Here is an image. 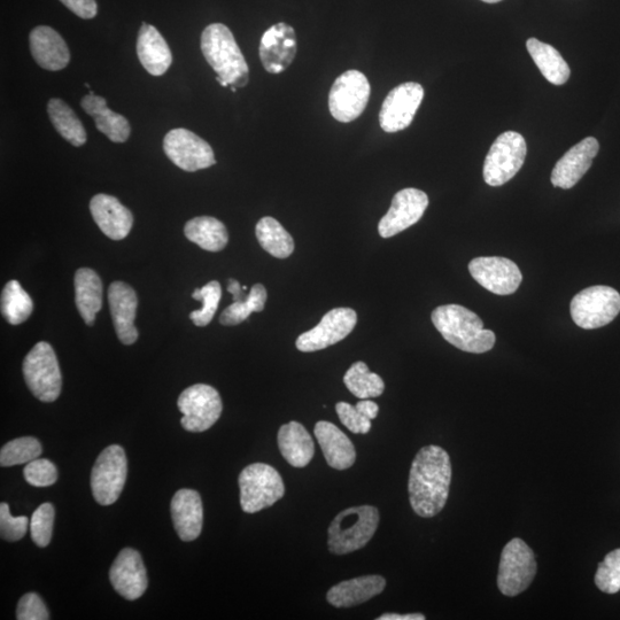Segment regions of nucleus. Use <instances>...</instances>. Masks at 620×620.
I'll return each instance as SVG.
<instances>
[{"instance_id": "obj_16", "label": "nucleus", "mask_w": 620, "mask_h": 620, "mask_svg": "<svg viewBox=\"0 0 620 620\" xmlns=\"http://www.w3.org/2000/svg\"><path fill=\"white\" fill-rule=\"evenodd\" d=\"M429 206L425 192L413 188L403 189L394 196L392 205L378 224V232L383 238H391L414 226L422 219Z\"/></svg>"}, {"instance_id": "obj_3", "label": "nucleus", "mask_w": 620, "mask_h": 620, "mask_svg": "<svg viewBox=\"0 0 620 620\" xmlns=\"http://www.w3.org/2000/svg\"><path fill=\"white\" fill-rule=\"evenodd\" d=\"M201 51L217 76L231 87L244 88L250 80L247 62L232 35L222 23L209 25L201 35Z\"/></svg>"}, {"instance_id": "obj_18", "label": "nucleus", "mask_w": 620, "mask_h": 620, "mask_svg": "<svg viewBox=\"0 0 620 620\" xmlns=\"http://www.w3.org/2000/svg\"><path fill=\"white\" fill-rule=\"evenodd\" d=\"M297 50L296 31L286 23L279 22L261 38L259 52L262 66L270 74H281L292 65Z\"/></svg>"}, {"instance_id": "obj_19", "label": "nucleus", "mask_w": 620, "mask_h": 620, "mask_svg": "<svg viewBox=\"0 0 620 620\" xmlns=\"http://www.w3.org/2000/svg\"><path fill=\"white\" fill-rule=\"evenodd\" d=\"M110 580L122 598L130 601L142 598L149 580L141 554L131 548L121 550L110 570Z\"/></svg>"}, {"instance_id": "obj_5", "label": "nucleus", "mask_w": 620, "mask_h": 620, "mask_svg": "<svg viewBox=\"0 0 620 620\" xmlns=\"http://www.w3.org/2000/svg\"><path fill=\"white\" fill-rule=\"evenodd\" d=\"M240 506L247 514L259 513L269 508L285 493L282 476L266 463L248 465L238 478Z\"/></svg>"}, {"instance_id": "obj_49", "label": "nucleus", "mask_w": 620, "mask_h": 620, "mask_svg": "<svg viewBox=\"0 0 620 620\" xmlns=\"http://www.w3.org/2000/svg\"><path fill=\"white\" fill-rule=\"evenodd\" d=\"M425 616L422 614H408V615H398V614H384L381 617H378L377 620H424Z\"/></svg>"}, {"instance_id": "obj_25", "label": "nucleus", "mask_w": 620, "mask_h": 620, "mask_svg": "<svg viewBox=\"0 0 620 620\" xmlns=\"http://www.w3.org/2000/svg\"><path fill=\"white\" fill-rule=\"evenodd\" d=\"M314 433L325 461L331 468L346 470L353 467L356 461L355 447L351 439L338 426L321 421L316 423Z\"/></svg>"}, {"instance_id": "obj_50", "label": "nucleus", "mask_w": 620, "mask_h": 620, "mask_svg": "<svg viewBox=\"0 0 620 620\" xmlns=\"http://www.w3.org/2000/svg\"><path fill=\"white\" fill-rule=\"evenodd\" d=\"M216 81L219 82L223 88H227L230 85L227 81H224L223 79H221L220 76L216 77Z\"/></svg>"}, {"instance_id": "obj_2", "label": "nucleus", "mask_w": 620, "mask_h": 620, "mask_svg": "<svg viewBox=\"0 0 620 620\" xmlns=\"http://www.w3.org/2000/svg\"><path fill=\"white\" fill-rule=\"evenodd\" d=\"M432 322L441 336L459 350L483 354L495 345V335L484 329L480 317L460 305L440 306L433 310Z\"/></svg>"}, {"instance_id": "obj_31", "label": "nucleus", "mask_w": 620, "mask_h": 620, "mask_svg": "<svg viewBox=\"0 0 620 620\" xmlns=\"http://www.w3.org/2000/svg\"><path fill=\"white\" fill-rule=\"evenodd\" d=\"M184 234L203 250L220 252L229 242L226 226L211 216L195 217L185 224Z\"/></svg>"}, {"instance_id": "obj_14", "label": "nucleus", "mask_w": 620, "mask_h": 620, "mask_svg": "<svg viewBox=\"0 0 620 620\" xmlns=\"http://www.w3.org/2000/svg\"><path fill=\"white\" fill-rule=\"evenodd\" d=\"M424 89L421 84L407 82L387 95L379 113V123L387 134L398 133L412 124L422 104Z\"/></svg>"}, {"instance_id": "obj_24", "label": "nucleus", "mask_w": 620, "mask_h": 620, "mask_svg": "<svg viewBox=\"0 0 620 620\" xmlns=\"http://www.w3.org/2000/svg\"><path fill=\"white\" fill-rule=\"evenodd\" d=\"M175 530L183 541L199 538L204 524L203 501L197 491L183 488L178 491L170 505Z\"/></svg>"}, {"instance_id": "obj_46", "label": "nucleus", "mask_w": 620, "mask_h": 620, "mask_svg": "<svg viewBox=\"0 0 620 620\" xmlns=\"http://www.w3.org/2000/svg\"><path fill=\"white\" fill-rule=\"evenodd\" d=\"M60 2L82 19L95 18L98 12L96 0H60Z\"/></svg>"}, {"instance_id": "obj_1", "label": "nucleus", "mask_w": 620, "mask_h": 620, "mask_svg": "<svg viewBox=\"0 0 620 620\" xmlns=\"http://www.w3.org/2000/svg\"><path fill=\"white\" fill-rule=\"evenodd\" d=\"M452 483V463L439 446H426L417 453L409 474L410 506L418 516L430 518L446 506Z\"/></svg>"}, {"instance_id": "obj_44", "label": "nucleus", "mask_w": 620, "mask_h": 620, "mask_svg": "<svg viewBox=\"0 0 620 620\" xmlns=\"http://www.w3.org/2000/svg\"><path fill=\"white\" fill-rule=\"evenodd\" d=\"M336 412L339 420L348 430L358 434H367L371 430V421L363 416L355 406L347 402H338Z\"/></svg>"}, {"instance_id": "obj_43", "label": "nucleus", "mask_w": 620, "mask_h": 620, "mask_svg": "<svg viewBox=\"0 0 620 620\" xmlns=\"http://www.w3.org/2000/svg\"><path fill=\"white\" fill-rule=\"evenodd\" d=\"M29 519L26 516L13 517L7 503L0 505V536L6 541H19L26 536Z\"/></svg>"}, {"instance_id": "obj_35", "label": "nucleus", "mask_w": 620, "mask_h": 620, "mask_svg": "<svg viewBox=\"0 0 620 620\" xmlns=\"http://www.w3.org/2000/svg\"><path fill=\"white\" fill-rule=\"evenodd\" d=\"M344 383L348 391L361 400L381 397L385 390L383 379L371 372L364 362H356L348 369Z\"/></svg>"}, {"instance_id": "obj_4", "label": "nucleus", "mask_w": 620, "mask_h": 620, "mask_svg": "<svg viewBox=\"0 0 620 620\" xmlns=\"http://www.w3.org/2000/svg\"><path fill=\"white\" fill-rule=\"evenodd\" d=\"M379 511L372 506H360L341 511L329 527L330 552L345 555L368 545L379 524Z\"/></svg>"}, {"instance_id": "obj_9", "label": "nucleus", "mask_w": 620, "mask_h": 620, "mask_svg": "<svg viewBox=\"0 0 620 620\" xmlns=\"http://www.w3.org/2000/svg\"><path fill=\"white\" fill-rule=\"evenodd\" d=\"M127 456L119 445L104 449L93 465L91 490L100 506H111L118 501L127 480Z\"/></svg>"}, {"instance_id": "obj_40", "label": "nucleus", "mask_w": 620, "mask_h": 620, "mask_svg": "<svg viewBox=\"0 0 620 620\" xmlns=\"http://www.w3.org/2000/svg\"><path fill=\"white\" fill-rule=\"evenodd\" d=\"M595 585L606 594H616L620 591V549L612 550L599 564Z\"/></svg>"}, {"instance_id": "obj_30", "label": "nucleus", "mask_w": 620, "mask_h": 620, "mask_svg": "<svg viewBox=\"0 0 620 620\" xmlns=\"http://www.w3.org/2000/svg\"><path fill=\"white\" fill-rule=\"evenodd\" d=\"M76 306L87 325H93L103 306V283L96 271L81 268L75 274Z\"/></svg>"}, {"instance_id": "obj_8", "label": "nucleus", "mask_w": 620, "mask_h": 620, "mask_svg": "<svg viewBox=\"0 0 620 620\" xmlns=\"http://www.w3.org/2000/svg\"><path fill=\"white\" fill-rule=\"evenodd\" d=\"M570 309L578 327L599 329L614 321L620 313V294L609 286H591L572 299Z\"/></svg>"}, {"instance_id": "obj_41", "label": "nucleus", "mask_w": 620, "mask_h": 620, "mask_svg": "<svg viewBox=\"0 0 620 620\" xmlns=\"http://www.w3.org/2000/svg\"><path fill=\"white\" fill-rule=\"evenodd\" d=\"M54 517H56V511H54L51 503H44V505L38 507L33 517H31V539L38 547L44 548L49 546L52 539Z\"/></svg>"}, {"instance_id": "obj_7", "label": "nucleus", "mask_w": 620, "mask_h": 620, "mask_svg": "<svg viewBox=\"0 0 620 620\" xmlns=\"http://www.w3.org/2000/svg\"><path fill=\"white\" fill-rule=\"evenodd\" d=\"M533 550L522 539L510 540L502 550L498 587L503 595L514 598L530 587L537 575Z\"/></svg>"}, {"instance_id": "obj_11", "label": "nucleus", "mask_w": 620, "mask_h": 620, "mask_svg": "<svg viewBox=\"0 0 620 620\" xmlns=\"http://www.w3.org/2000/svg\"><path fill=\"white\" fill-rule=\"evenodd\" d=\"M177 406L183 414L182 426L189 432L211 429L219 421L223 410L219 392L206 384H196L183 391Z\"/></svg>"}, {"instance_id": "obj_34", "label": "nucleus", "mask_w": 620, "mask_h": 620, "mask_svg": "<svg viewBox=\"0 0 620 620\" xmlns=\"http://www.w3.org/2000/svg\"><path fill=\"white\" fill-rule=\"evenodd\" d=\"M48 112L53 127L58 133L76 147L87 143V131L82 122L64 100L53 98L49 102Z\"/></svg>"}, {"instance_id": "obj_26", "label": "nucleus", "mask_w": 620, "mask_h": 620, "mask_svg": "<svg viewBox=\"0 0 620 620\" xmlns=\"http://www.w3.org/2000/svg\"><path fill=\"white\" fill-rule=\"evenodd\" d=\"M137 56L153 76L164 75L173 64L172 51L159 30L143 23L137 38Z\"/></svg>"}, {"instance_id": "obj_45", "label": "nucleus", "mask_w": 620, "mask_h": 620, "mask_svg": "<svg viewBox=\"0 0 620 620\" xmlns=\"http://www.w3.org/2000/svg\"><path fill=\"white\" fill-rule=\"evenodd\" d=\"M17 619L19 620H48L49 611L40 596L35 593L23 595L18 604Z\"/></svg>"}, {"instance_id": "obj_28", "label": "nucleus", "mask_w": 620, "mask_h": 620, "mask_svg": "<svg viewBox=\"0 0 620 620\" xmlns=\"http://www.w3.org/2000/svg\"><path fill=\"white\" fill-rule=\"evenodd\" d=\"M278 447L286 462L294 468L307 467L315 454L312 436L298 422H290L279 429Z\"/></svg>"}, {"instance_id": "obj_38", "label": "nucleus", "mask_w": 620, "mask_h": 620, "mask_svg": "<svg viewBox=\"0 0 620 620\" xmlns=\"http://www.w3.org/2000/svg\"><path fill=\"white\" fill-rule=\"evenodd\" d=\"M43 452L40 441L33 437L14 439L7 443L0 451V465L3 468L14 465L28 464L40 459Z\"/></svg>"}, {"instance_id": "obj_10", "label": "nucleus", "mask_w": 620, "mask_h": 620, "mask_svg": "<svg viewBox=\"0 0 620 620\" xmlns=\"http://www.w3.org/2000/svg\"><path fill=\"white\" fill-rule=\"evenodd\" d=\"M527 146L521 134L507 131L495 139L484 164V180L501 186L513 178L524 165Z\"/></svg>"}, {"instance_id": "obj_33", "label": "nucleus", "mask_w": 620, "mask_h": 620, "mask_svg": "<svg viewBox=\"0 0 620 620\" xmlns=\"http://www.w3.org/2000/svg\"><path fill=\"white\" fill-rule=\"evenodd\" d=\"M255 234L263 250L278 259L289 258L294 252V240L274 217H262Z\"/></svg>"}, {"instance_id": "obj_20", "label": "nucleus", "mask_w": 620, "mask_h": 620, "mask_svg": "<svg viewBox=\"0 0 620 620\" xmlns=\"http://www.w3.org/2000/svg\"><path fill=\"white\" fill-rule=\"evenodd\" d=\"M599 150L600 144L594 137H587L573 146L557 161L552 173L553 185L563 190L573 188L591 168Z\"/></svg>"}, {"instance_id": "obj_36", "label": "nucleus", "mask_w": 620, "mask_h": 620, "mask_svg": "<svg viewBox=\"0 0 620 620\" xmlns=\"http://www.w3.org/2000/svg\"><path fill=\"white\" fill-rule=\"evenodd\" d=\"M34 302L18 281L6 284L2 293V314L12 325L26 322L33 314Z\"/></svg>"}, {"instance_id": "obj_21", "label": "nucleus", "mask_w": 620, "mask_h": 620, "mask_svg": "<svg viewBox=\"0 0 620 620\" xmlns=\"http://www.w3.org/2000/svg\"><path fill=\"white\" fill-rule=\"evenodd\" d=\"M116 335L124 345H133L138 339L135 327L138 299L136 292L130 285L123 282H114L108 289Z\"/></svg>"}, {"instance_id": "obj_13", "label": "nucleus", "mask_w": 620, "mask_h": 620, "mask_svg": "<svg viewBox=\"0 0 620 620\" xmlns=\"http://www.w3.org/2000/svg\"><path fill=\"white\" fill-rule=\"evenodd\" d=\"M164 150L170 161L185 172H198L216 164L212 146L188 129L169 131L164 139Z\"/></svg>"}, {"instance_id": "obj_37", "label": "nucleus", "mask_w": 620, "mask_h": 620, "mask_svg": "<svg viewBox=\"0 0 620 620\" xmlns=\"http://www.w3.org/2000/svg\"><path fill=\"white\" fill-rule=\"evenodd\" d=\"M267 290L262 284H255L244 301H234L220 316V322L227 327L243 323L252 313L265 309Z\"/></svg>"}, {"instance_id": "obj_32", "label": "nucleus", "mask_w": 620, "mask_h": 620, "mask_svg": "<svg viewBox=\"0 0 620 620\" xmlns=\"http://www.w3.org/2000/svg\"><path fill=\"white\" fill-rule=\"evenodd\" d=\"M526 48L548 82L554 85L568 82L571 74L570 67L552 45L542 43L537 38H530L526 42Z\"/></svg>"}, {"instance_id": "obj_47", "label": "nucleus", "mask_w": 620, "mask_h": 620, "mask_svg": "<svg viewBox=\"0 0 620 620\" xmlns=\"http://www.w3.org/2000/svg\"><path fill=\"white\" fill-rule=\"evenodd\" d=\"M356 409L363 415L369 418L370 421L375 420L379 413V407L376 402L369 399H363L356 403Z\"/></svg>"}, {"instance_id": "obj_52", "label": "nucleus", "mask_w": 620, "mask_h": 620, "mask_svg": "<svg viewBox=\"0 0 620 620\" xmlns=\"http://www.w3.org/2000/svg\"><path fill=\"white\" fill-rule=\"evenodd\" d=\"M237 89H238V88H236V87H231V91H232V92H236V91H237Z\"/></svg>"}, {"instance_id": "obj_39", "label": "nucleus", "mask_w": 620, "mask_h": 620, "mask_svg": "<svg viewBox=\"0 0 620 620\" xmlns=\"http://www.w3.org/2000/svg\"><path fill=\"white\" fill-rule=\"evenodd\" d=\"M222 297V289L219 282H209L204 288L197 289L192 294V298L203 302V308L196 310L190 314V319L197 327H206L212 322L219 307Z\"/></svg>"}, {"instance_id": "obj_27", "label": "nucleus", "mask_w": 620, "mask_h": 620, "mask_svg": "<svg viewBox=\"0 0 620 620\" xmlns=\"http://www.w3.org/2000/svg\"><path fill=\"white\" fill-rule=\"evenodd\" d=\"M385 587L386 580L382 576H363L333 586L327 599L333 607L350 608L375 598Z\"/></svg>"}, {"instance_id": "obj_12", "label": "nucleus", "mask_w": 620, "mask_h": 620, "mask_svg": "<svg viewBox=\"0 0 620 620\" xmlns=\"http://www.w3.org/2000/svg\"><path fill=\"white\" fill-rule=\"evenodd\" d=\"M370 93V83L366 75L359 71L341 74L330 90L331 115L341 123L353 122L366 110Z\"/></svg>"}, {"instance_id": "obj_6", "label": "nucleus", "mask_w": 620, "mask_h": 620, "mask_svg": "<svg viewBox=\"0 0 620 620\" xmlns=\"http://www.w3.org/2000/svg\"><path fill=\"white\" fill-rule=\"evenodd\" d=\"M23 376L31 393L38 400L53 402L61 393V371L56 353L50 344H36L22 366Z\"/></svg>"}, {"instance_id": "obj_22", "label": "nucleus", "mask_w": 620, "mask_h": 620, "mask_svg": "<svg viewBox=\"0 0 620 620\" xmlns=\"http://www.w3.org/2000/svg\"><path fill=\"white\" fill-rule=\"evenodd\" d=\"M90 212L100 230L113 240L126 238L133 228V213L118 198L97 195L90 201Z\"/></svg>"}, {"instance_id": "obj_51", "label": "nucleus", "mask_w": 620, "mask_h": 620, "mask_svg": "<svg viewBox=\"0 0 620 620\" xmlns=\"http://www.w3.org/2000/svg\"><path fill=\"white\" fill-rule=\"evenodd\" d=\"M482 2H485L488 4H495V3L501 2V0H482Z\"/></svg>"}, {"instance_id": "obj_15", "label": "nucleus", "mask_w": 620, "mask_h": 620, "mask_svg": "<svg viewBox=\"0 0 620 620\" xmlns=\"http://www.w3.org/2000/svg\"><path fill=\"white\" fill-rule=\"evenodd\" d=\"M358 323V315L351 308H335L325 314L319 325L297 339L300 352L312 353L324 350L345 339Z\"/></svg>"}, {"instance_id": "obj_48", "label": "nucleus", "mask_w": 620, "mask_h": 620, "mask_svg": "<svg viewBox=\"0 0 620 620\" xmlns=\"http://www.w3.org/2000/svg\"><path fill=\"white\" fill-rule=\"evenodd\" d=\"M246 286H242L239 282L235 281V279H229L228 291L234 296V301H244L246 300L248 293Z\"/></svg>"}, {"instance_id": "obj_17", "label": "nucleus", "mask_w": 620, "mask_h": 620, "mask_svg": "<svg viewBox=\"0 0 620 620\" xmlns=\"http://www.w3.org/2000/svg\"><path fill=\"white\" fill-rule=\"evenodd\" d=\"M469 271L479 285L498 296L515 293L523 281L516 263L501 257L474 259L470 262Z\"/></svg>"}, {"instance_id": "obj_42", "label": "nucleus", "mask_w": 620, "mask_h": 620, "mask_svg": "<svg viewBox=\"0 0 620 620\" xmlns=\"http://www.w3.org/2000/svg\"><path fill=\"white\" fill-rule=\"evenodd\" d=\"M27 483L35 487H49L56 484L58 470L56 465L46 459H36L29 462L23 470Z\"/></svg>"}, {"instance_id": "obj_23", "label": "nucleus", "mask_w": 620, "mask_h": 620, "mask_svg": "<svg viewBox=\"0 0 620 620\" xmlns=\"http://www.w3.org/2000/svg\"><path fill=\"white\" fill-rule=\"evenodd\" d=\"M31 56L46 71L57 72L71 61V52L56 30L48 26L36 27L30 33Z\"/></svg>"}, {"instance_id": "obj_29", "label": "nucleus", "mask_w": 620, "mask_h": 620, "mask_svg": "<svg viewBox=\"0 0 620 620\" xmlns=\"http://www.w3.org/2000/svg\"><path fill=\"white\" fill-rule=\"evenodd\" d=\"M81 106L85 113L95 120L96 127L113 143H124L130 136V124L123 115L115 113L107 106L106 99L93 95L82 99Z\"/></svg>"}]
</instances>
